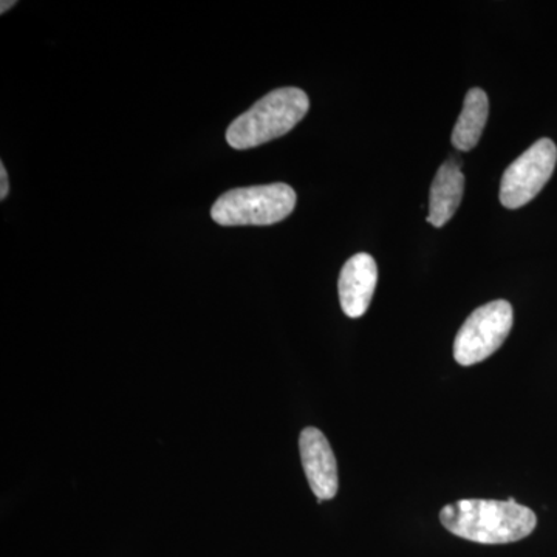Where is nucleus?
Returning <instances> with one entry per match:
<instances>
[{"label":"nucleus","mask_w":557,"mask_h":557,"mask_svg":"<svg viewBox=\"0 0 557 557\" xmlns=\"http://www.w3.org/2000/svg\"><path fill=\"white\" fill-rule=\"evenodd\" d=\"M440 520L450 533L485 545L512 544L533 533L537 518L515 497L508 500L468 498L446 505Z\"/></svg>","instance_id":"nucleus-1"},{"label":"nucleus","mask_w":557,"mask_h":557,"mask_svg":"<svg viewBox=\"0 0 557 557\" xmlns=\"http://www.w3.org/2000/svg\"><path fill=\"white\" fill-rule=\"evenodd\" d=\"M309 109L310 100L304 90L284 87L270 91L231 123L226 141L234 149L258 148L288 134L304 120Z\"/></svg>","instance_id":"nucleus-2"},{"label":"nucleus","mask_w":557,"mask_h":557,"mask_svg":"<svg viewBox=\"0 0 557 557\" xmlns=\"http://www.w3.org/2000/svg\"><path fill=\"white\" fill-rule=\"evenodd\" d=\"M295 207V189L273 183L228 190L212 205L211 218L222 226H267L287 219Z\"/></svg>","instance_id":"nucleus-3"},{"label":"nucleus","mask_w":557,"mask_h":557,"mask_svg":"<svg viewBox=\"0 0 557 557\" xmlns=\"http://www.w3.org/2000/svg\"><path fill=\"white\" fill-rule=\"evenodd\" d=\"M515 322L508 300H493L472 311L454 341V358L460 366L485 361L508 338Z\"/></svg>","instance_id":"nucleus-4"},{"label":"nucleus","mask_w":557,"mask_h":557,"mask_svg":"<svg viewBox=\"0 0 557 557\" xmlns=\"http://www.w3.org/2000/svg\"><path fill=\"white\" fill-rule=\"evenodd\" d=\"M557 163V148L549 138H542L509 164L500 183V201L505 208L525 207L544 189Z\"/></svg>","instance_id":"nucleus-5"},{"label":"nucleus","mask_w":557,"mask_h":557,"mask_svg":"<svg viewBox=\"0 0 557 557\" xmlns=\"http://www.w3.org/2000/svg\"><path fill=\"white\" fill-rule=\"evenodd\" d=\"M300 460L311 491L319 502L338 493V465L329 440L317 428H306L299 437Z\"/></svg>","instance_id":"nucleus-6"},{"label":"nucleus","mask_w":557,"mask_h":557,"mask_svg":"<svg viewBox=\"0 0 557 557\" xmlns=\"http://www.w3.org/2000/svg\"><path fill=\"white\" fill-rule=\"evenodd\" d=\"M379 284V267L368 252L347 260L339 274L341 307L348 318H361L369 310Z\"/></svg>","instance_id":"nucleus-7"},{"label":"nucleus","mask_w":557,"mask_h":557,"mask_svg":"<svg viewBox=\"0 0 557 557\" xmlns=\"http://www.w3.org/2000/svg\"><path fill=\"white\" fill-rule=\"evenodd\" d=\"M465 194V175L460 163L449 159L435 174L429 197L428 222L435 228H442L454 218Z\"/></svg>","instance_id":"nucleus-8"},{"label":"nucleus","mask_w":557,"mask_h":557,"mask_svg":"<svg viewBox=\"0 0 557 557\" xmlns=\"http://www.w3.org/2000/svg\"><path fill=\"white\" fill-rule=\"evenodd\" d=\"M487 115H490V101L482 89H471L465 98L463 110L458 116L453 132V145L458 150L474 149L482 138Z\"/></svg>","instance_id":"nucleus-9"},{"label":"nucleus","mask_w":557,"mask_h":557,"mask_svg":"<svg viewBox=\"0 0 557 557\" xmlns=\"http://www.w3.org/2000/svg\"><path fill=\"white\" fill-rule=\"evenodd\" d=\"M9 174H7L3 163H0V199L5 200V197L9 196Z\"/></svg>","instance_id":"nucleus-10"},{"label":"nucleus","mask_w":557,"mask_h":557,"mask_svg":"<svg viewBox=\"0 0 557 557\" xmlns=\"http://www.w3.org/2000/svg\"><path fill=\"white\" fill-rule=\"evenodd\" d=\"M0 5H2V9H0V13L3 14L7 10H10L11 7L16 5V2H7V0H3V2L0 3Z\"/></svg>","instance_id":"nucleus-11"}]
</instances>
